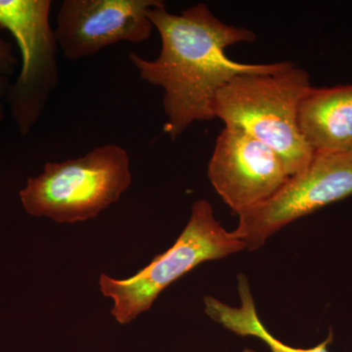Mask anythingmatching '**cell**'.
I'll return each mask as SVG.
<instances>
[{
    "instance_id": "cell-5",
    "label": "cell",
    "mask_w": 352,
    "mask_h": 352,
    "mask_svg": "<svg viewBox=\"0 0 352 352\" xmlns=\"http://www.w3.org/2000/svg\"><path fill=\"white\" fill-rule=\"evenodd\" d=\"M51 0H0V30L15 38L22 68L6 101L21 135L38 122L59 83L55 30L50 25Z\"/></svg>"
},
{
    "instance_id": "cell-8",
    "label": "cell",
    "mask_w": 352,
    "mask_h": 352,
    "mask_svg": "<svg viewBox=\"0 0 352 352\" xmlns=\"http://www.w3.org/2000/svg\"><path fill=\"white\" fill-rule=\"evenodd\" d=\"M208 176L222 201L238 215L268 200L289 178L274 150L232 126L220 132Z\"/></svg>"
},
{
    "instance_id": "cell-12",
    "label": "cell",
    "mask_w": 352,
    "mask_h": 352,
    "mask_svg": "<svg viewBox=\"0 0 352 352\" xmlns=\"http://www.w3.org/2000/svg\"><path fill=\"white\" fill-rule=\"evenodd\" d=\"M11 83L9 82L8 76H0V122L4 120L6 117V106H4V100L8 94L9 88Z\"/></svg>"
},
{
    "instance_id": "cell-7",
    "label": "cell",
    "mask_w": 352,
    "mask_h": 352,
    "mask_svg": "<svg viewBox=\"0 0 352 352\" xmlns=\"http://www.w3.org/2000/svg\"><path fill=\"white\" fill-rule=\"evenodd\" d=\"M162 0H64L57 13L58 45L69 61L94 56L120 43L151 38L148 13Z\"/></svg>"
},
{
    "instance_id": "cell-3",
    "label": "cell",
    "mask_w": 352,
    "mask_h": 352,
    "mask_svg": "<svg viewBox=\"0 0 352 352\" xmlns=\"http://www.w3.org/2000/svg\"><path fill=\"white\" fill-rule=\"evenodd\" d=\"M131 183L129 153L122 146L105 144L76 159L48 162L41 175L28 178L19 195L31 217L73 224L98 217Z\"/></svg>"
},
{
    "instance_id": "cell-2",
    "label": "cell",
    "mask_w": 352,
    "mask_h": 352,
    "mask_svg": "<svg viewBox=\"0 0 352 352\" xmlns=\"http://www.w3.org/2000/svg\"><path fill=\"white\" fill-rule=\"evenodd\" d=\"M311 87L307 72L293 63L278 73L237 76L215 97L214 117L274 150L295 175L315 155L298 126V106Z\"/></svg>"
},
{
    "instance_id": "cell-6",
    "label": "cell",
    "mask_w": 352,
    "mask_h": 352,
    "mask_svg": "<svg viewBox=\"0 0 352 352\" xmlns=\"http://www.w3.org/2000/svg\"><path fill=\"white\" fill-rule=\"evenodd\" d=\"M351 195L352 152L315 154L309 166L289 176L277 193L239 214L233 232L254 251L295 220Z\"/></svg>"
},
{
    "instance_id": "cell-11",
    "label": "cell",
    "mask_w": 352,
    "mask_h": 352,
    "mask_svg": "<svg viewBox=\"0 0 352 352\" xmlns=\"http://www.w3.org/2000/svg\"><path fill=\"white\" fill-rule=\"evenodd\" d=\"M19 66V60L14 54L12 43L0 38V76H12Z\"/></svg>"
},
{
    "instance_id": "cell-4",
    "label": "cell",
    "mask_w": 352,
    "mask_h": 352,
    "mask_svg": "<svg viewBox=\"0 0 352 352\" xmlns=\"http://www.w3.org/2000/svg\"><path fill=\"white\" fill-rule=\"evenodd\" d=\"M245 249V243L217 221L212 205L199 200L192 206L188 223L173 247L127 279L101 274L99 286L102 295L113 300L111 314L115 320L126 325L148 311L166 287L199 264Z\"/></svg>"
},
{
    "instance_id": "cell-9",
    "label": "cell",
    "mask_w": 352,
    "mask_h": 352,
    "mask_svg": "<svg viewBox=\"0 0 352 352\" xmlns=\"http://www.w3.org/2000/svg\"><path fill=\"white\" fill-rule=\"evenodd\" d=\"M298 126L314 154L352 152V85L310 88L298 106Z\"/></svg>"
},
{
    "instance_id": "cell-10",
    "label": "cell",
    "mask_w": 352,
    "mask_h": 352,
    "mask_svg": "<svg viewBox=\"0 0 352 352\" xmlns=\"http://www.w3.org/2000/svg\"><path fill=\"white\" fill-rule=\"evenodd\" d=\"M241 298L239 307H232L222 302H215L210 308V318L217 323L221 324L227 330L235 333L236 335L252 336L258 338L265 342L272 352H330L329 344L332 342L333 333H330L327 339L312 349H295L286 346L276 338L273 337L267 329L264 327L259 319L252 298L251 289L248 282H240L238 285Z\"/></svg>"
},
{
    "instance_id": "cell-13",
    "label": "cell",
    "mask_w": 352,
    "mask_h": 352,
    "mask_svg": "<svg viewBox=\"0 0 352 352\" xmlns=\"http://www.w3.org/2000/svg\"><path fill=\"white\" fill-rule=\"evenodd\" d=\"M243 352H256V351H252V349H244V351H243Z\"/></svg>"
},
{
    "instance_id": "cell-1",
    "label": "cell",
    "mask_w": 352,
    "mask_h": 352,
    "mask_svg": "<svg viewBox=\"0 0 352 352\" xmlns=\"http://www.w3.org/2000/svg\"><path fill=\"white\" fill-rule=\"evenodd\" d=\"M148 16L161 38V52L154 60L131 52L129 59L141 80L163 88L164 131L173 141L194 122L215 119V97L234 78L278 73L292 64H242L231 60L227 48L254 43L256 34L226 24L205 3L178 15L168 12L164 4L152 8Z\"/></svg>"
}]
</instances>
